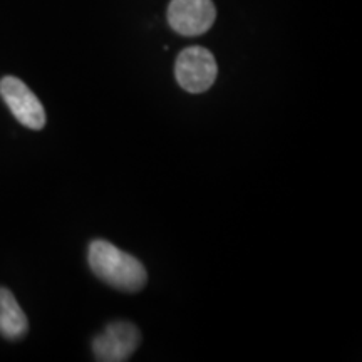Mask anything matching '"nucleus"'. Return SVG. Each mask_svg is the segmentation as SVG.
<instances>
[{"mask_svg": "<svg viewBox=\"0 0 362 362\" xmlns=\"http://www.w3.org/2000/svg\"><path fill=\"white\" fill-rule=\"evenodd\" d=\"M175 76L185 90L193 94L205 93L218 76V66L208 49L192 45L180 52L175 64Z\"/></svg>", "mask_w": 362, "mask_h": 362, "instance_id": "obj_2", "label": "nucleus"}, {"mask_svg": "<svg viewBox=\"0 0 362 362\" xmlns=\"http://www.w3.org/2000/svg\"><path fill=\"white\" fill-rule=\"evenodd\" d=\"M0 96L12 111L13 117L29 129H42L45 126V111L37 96L27 88L25 83L13 76L0 81Z\"/></svg>", "mask_w": 362, "mask_h": 362, "instance_id": "obj_4", "label": "nucleus"}, {"mask_svg": "<svg viewBox=\"0 0 362 362\" xmlns=\"http://www.w3.org/2000/svg\"><path fill=\"white\" fill-rule=\"evenodd\" d=\"M29 330V320L13 293L0 287V336L8 341H19Z\"/></svg>", "mask_w": 362, "mask_h": 362, "instance_id": "obj_6", "label": "nucleus"}, {"mask_svg": "<svg viewBox=\"0 0 362 362\" xmlns=\"http://www.w3.org/2000/svg\"><path fill=\"white\" fill-rule=\"evenodd\" d=\"M216 19V8L211 0H171L168 24L175 33L187 37L205 34Z\"/></svg>", "mask_w": 362, "mask_h": 362, "instance_id": "obj_5", "label": "nucleus"}, {"mask_svg": "<svg viewBox=\"0 0 362 362\" xmlns=\"http://www.w3.org/2000/svg\"><path fill=\"white\" fill-rule=\"evenodd\" d=\"M139 342L141 334L134 324L116 320L93 339V352L96 361L123 362L138 349Z\"/></svg>", "mask_w": 362, "mask_h": 362, "instance_id": "obj_3", "label": "nucleus"}, {"mask_svg": "<svg viewBox=\"0 0 362 362\" xmlns=\"http://www.w3.org/2000/svg\"><path fill=\"white\" fill-rule=\"evenodd\" d=\"M88 260L94 275L117 291L138 292L146 285L148 274L141 262L106 240L90 242Z\"/></svg>", "mask_w": 362, "mask_h": 362, "instance_id": "obj_1", "label": "nucleus"}]
</instances>
